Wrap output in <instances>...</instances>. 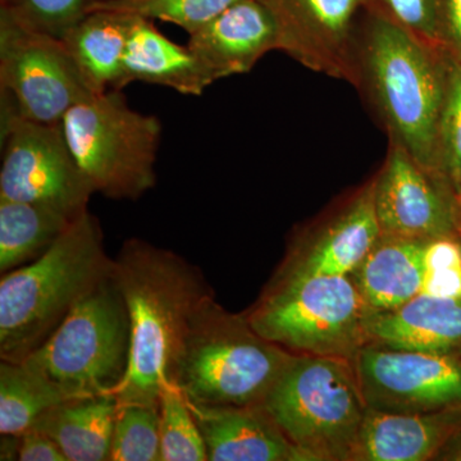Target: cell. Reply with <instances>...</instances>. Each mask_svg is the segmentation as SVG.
Segmentation results:
<instances>
[{"mask_svg":"<svg viewBox=\"0 0 461 461\" xmlns=\"http://www.w3.org/2000/svg\"><path fill=\"white\" fill-rule=\"evenodd\" d=\"M18 460L21 461H67L56 442L41 432L32 429L20 435Z\"/></svg>","mask_w":461,"mask_h":461,"instance_id":"32","label":"cell"},{"mask_svg":"<svg viewBox=\"0 0 461 461\" xmlns=\"http://www.w3.org/2000/svg\"><path fill=\"white\" fill-rule=\"evenodd\" d=\"M0 459L18 460V446H20V436L2 435L0 444Z\"/></svg>","mask_w":461,"mask_h":461,"instance_id":"35","label":"cell"},{"mask_svg":"<svg viewBox=\"0 0 461 461\" xmlns=\"http://www.w3.org/2000/svg\"><path fill=\"white\" fill-rule=\"evenodd\" d=\"M281 30L282 51L303 66L357 85L355 16L362 0H262Z\"/></svg>","mask_w":461,"mask_h":461,"instance_id":"13","label":"cell"},{"mask_svg":"<svg viewBox=\"0 0 461 461\" xmlns=\"http://www.w3.org/2000/svg\"><path fill=\"white\" fill-rule=\"evenodd\" d=\"M187 47L218 81L248 74L267 53L281 50V30L262 0H238L190 33Z\"/></svg>","mask_w":461,"mask_h":461,"instance_id":"15","label":"cell"},{"mask_svg":"<svg viewBox=\"0 0 461 461\" xmlns=\"http://www.w3.org/2000/svg\"><path fill=\"white\" fill-rule=\"evenodd\" d=\"M379 16L429 44L442 47L444 0H378Z\"/></svg>","mask_w":461,"mask_h":461,"instance_id":"29","label":"cell"},{"mask_svg":"<svg viewBox=\"0 0 461 461\" xmlns=\"http://www.w3.org/2000/svg\"><path fill=\"white\" fill-rule=\"evenodd\" d=\"M238 0H87L85 14L109 11L159 20L195 32Z\"/></svg>","mask_w":461,"mask_h":461,"instance_id":"25","label":"cell"},{"mask_svg":"<svg viewBox=\"0 0 461 461\" xmlns=\"http://www.w3.org/2000/svg\"><path fill=\"white\" fill-rule=\"evenodd\" d=\"M109 461H160L159 406L118 403Z\"/></svg>","mask_w":461,"mask_h":461,"instance_id":"27","label":"cell"},{"mask_svg":"<svg viewBox=\"0 0 461 461\" xmlns=\"http://www.w3.org/2000/svg\"><path fill=\"white\" fill-rule=\"evenodd\" d=\"M294 357L260 336L244 313H230L212 295L191 320L173 384L198 405H256Z\"/></svg>","mask_w":461,"mask_h":461,"instance_id":"4","label":"cell"},{"mask_svg":"<svg viewBox=\"0 0 461 461\" xmlns=\"http://www.w3.org/2000/svg\"><path fill=\"white\" fill-rule=\"evenodd\" d=\"M132 25L129 14L90 11L63 36L91 93L118 90Z\"/></svg>","mask_w":461,"mask_h":461,"instance_id":"21","label":"cell"},{"mask_svg":"<svg viewBox=\"0 0 461 461\" xmlns=\"http://www.w3.org/2000/svg\"><path fill=\"white\" fill-rule=\"evenodd\" d=\"M113 276L131 324L129 369L115 397L120 405L159 406L191 320L213 293L198 267L141 239L124 241Z\"/></svg>","mask_w":461,"mask_h":461,"instance_id":"1","label":"cell"},{"mask_svg":"<svg viewBox=\"0 0 461 461\" xmlns=\"http://www.w3.org/2000/svg\"><path fill=\"white\" fill-rule=\"evenodd\" d=\"M460 429L461 405L408 414L368 408L350 461H430Z\"/></svg>","mask_w":461,"mask_h":461,"instance_id":"17","label":"cell"},{"mask_svg":"<svg viewBox=\"0 0 461 461\" xmlns=\"http://www.w3.org/2000/svg\"><path fill=\"white\" fill-rule=\"evenodd\" d=\"M131 354V324L113 271L23 360L66 400L114 395Z\"/></svg>","mask_w":461,"mask_h":461,"instance_id":"6","label":"cell"},{"mask_svg":"<svg viewBox=\"0 0 461 461\" xmlns=\"http://www.w3.org/2000/svg\"><path fill=\"white\" fill-rule=\"evenodd\" d=\"M454 58L373 14L357 36V87L375 105L391 144L441 173L438 132Z\"/></svg>","mask_w":461,"mask_h":461,"instance_id":"2","label":"cell"},{"mask_svg":"<svg viewBox=\"0 0 461 461\" xmlns=\"http://www.w3.org/2000/svg\"><path fill=\"white\" fill-rule=\"evenodd\" d=\"M60 124L94 193L138 200L156 186L162 123L156 115L130 107L122 90L87 96Z\"/></svg>","mask_w":461,"mask_h":461,"instance_id":"8","label":"cell"},{"mask_svg":"<svg viewBox=\"0 0 461 461\" xmlns=\"http://www.w3.org/2000/svg\"><path fill=\"white\" fill-rule=\"evenodd\" d=\"M262 405L302 461H350L368 405L353 360L295 355Z\"/></svg>","mask_w":461,"mask_h":461,"instance_id":"5","label":"cell"},{"mask_svg":"<svg viewBox=\"0 0 461 461\" xmlns=\"http://www.w3.org/2000/svg\"><path fill=\"white\" fill-rule=\"evenodd\" d=\"M373 200L382 235L424 241L459 239L453 185L399 145L391 144L384 168L373 180Z\"/></svg>","mask_w":461,"mask_h":461,"instance_id":"12","label":"cell"},{"mask_svg":"<svg viewBox=\"0 0 461 461\" xmlns=\"http://www.w3.org/2000/svg\"><path fill=\"white\" fill-rule=\"evenodd\" d=\"M65 397L23 363L0 364V435L20 436Z\"/></svg>","mask_w":461,"mask_h":461,"instance_id":"24","label":"cell"},{"mask_svg":"<svg viewBox=\"0 0 461 461\" xmlns=\"http://www.w3.org/2000/svg\"><path fill=\"white\" fill-rule=\"evenodd\" d=\"M421 294L461 299V242L456 238L429 240Z\"/></svg>","mask_w":461,"mask_h":461,"instance_id":"30","label":"cell"},{"mask_svg":"<svg viewBox=\"0 0 461 461\" xmlns=\"http://www.w3.org/2000/svg\"><path fill=\"white\" fill-rule=\"evenodd\" d=\"M74 221L45 206L0 199V273L38 259Z\"/></svg>","mask_w":461,"mask_h":461,"instance_id":"23","label":"cell"},{"mask_svg":"<svg viewBox=\"0 0 461 461\" xmlns=\"http://www.w3.org/2000/svg\"><path fill=\"white\" fill-rule=\"evenodd\" d=\"M117 411L114 395L65 400L32 429L50 437L67 461H109Z\"/></svg>","mask_w":461,"mask_h":461,"instance_id":"22","label":"cell"},{"mask_svg":"<svg viewBox=\"0 0 461 461\" xmlns=\"http://www.w3.org/2000/svg\"><path fill=\"white\" fill-rule=\"evenodd\" d=\"M113 264L105 253L98 218L86 211L41 257L2 275V360L23 362L111 275Z\"/></svg>","mask_w":461,"mask_h":461,"instance_id":"3","label":"cell"},{"mask_svg":"<svg viewBox=\"0 0 461 461\" xmlns=\"http://www.w3.org/2000/svg\"><path fill=\"white\" fill-rule=\"evenodd\" d=\"M0 95L2 117L54 124L93 93L62 39L0 5Z\"/></svg>","mask_w":461,"mask_h":461,"instance_id":"9","label":"cell"},{"mask_svg":"<svg viewBox=\"0 0 461 461\" xmlns=\"http://www.w3.org/2000/svg\"><path fill=\"white\" fill-rule=\"evenodd\" d=\"M368 344L461 357V299L420 294L405 304L372 312Z\"/></svg>","mask_w":461,"mask_h":461,"instance_id":"18","label":"cell"},{"mask_svg":"<svg viewBox=\"0 0 461 461\" xmlns=\"http://www.w3.org/2000/svg\"><path fill=\"white\" fill-rule=\"evenodd\" d=\"M160 461H206L204 438L189 402L175 384L159 397Z\"/></svg>","mask_w":461,"mask_h":461,"instance_id":"26","label":"cell"},{"mask_svg":"<svg viewBox=\"0 0 461 461\" xmlns=\"http://www.w3.org/2000/svg\"><path fill=\"white\" fill-rule=\"evenodd\" d=\"M429 241L381 235L350 275L373 312L391 311L421 294Z\"/></svg>","mask_w":461,"mask_h":461,"instance_id":"20","label":"cell"},{"mask_svg":"<svg viewBox=\"0 0 461 461\" xmlns=\"http://www.w3.org/2000/svg\"><path fill=\"white\" fill-rule=\"evenodd\" d=\"M14 3V0H0V5H9Z\"/></svg>","mask_w":461,"mask_h":461,"instance_id":"37","label":"cell"},{"mask_svg":"<svg viewBox=\"0 0 461 461\" xmlns=\"http://www.w3.org/2000/svg\"><path fill=\"white\" fill-rule=\"evenodd\" d=\"M353 364L372 411L408 414L461 405V357L368 344Z\"/></svg>","mask_w":461,"mask_h":461,"instance_id":"11","label":"cell"},{"mask_svg":"<svg viewBox=\"0 0 461 461\" xmlns=\"http://www.w3.org/2000/svg\"><path fill=\"white\" fill-rule=\"evenodd\" d=\"M381 235L371 181L323 223L295 239L273 277L350 276Z\"/></svg>","mask_w":461,"mask_h":461,"instance_id":"14","label":"cell"},{"mask_svg":"<svg viewBox=\"0 0 461 461\" xmlns=\"http://www.w3.org/2000/svg\"><path fill=\"white\" fill-rule=\"evenodd\" d=\"M457 206V233H459V241L461 242V190L456 193Z\"/></svg>","mask_w":461,"mask_h":461,"instance_id":"36","label":"cell"},{"mask_svg":"<svg viewBox=\"0 0 461 461\" xmlns=\"http://www.w3.org/2000/svg\"><path fill=\"white\" fill-rule=\"evenodd\" d=\"M87 0H14L7 5L42 32L62 39L85 16Z\"/></svg>","mask_w":461,"mask_h":461,"instance_id":"31","label":"cell"},{"mask_svg":"<svg viewBox=\"0 0 461 461\" xmlns=\"http://www.w3.org/2000/svg\"><path fill=\"white\" fill-rule=\"evenodd\" d=\"M187 400V399H186ZM211 461H302L262 403L206 406L190 402Z\"/></svg>","mask_w":461,"mask_h":461,"instance_id":"16","label":"cell"},{"mask_svg":"<svg viewBox=\"0 0 461 461\" xmlns=\"http://www.w3.org/2000/svg\"><path fill=\"white\" fill-rule=\"evenodd\" d=\"M372 309L351 276L272 277L245 312L250 326L295 355L353 360L368 345Z\"/></svg>","mask_w":461,"mask_h":461,"instance_id":"7","label":"cell"},{"mask_svg":"<svg viewBox=\"0 0 461 461\" xmlns=\"http://www.w3.org/2000/svg\"><path fill=\"white\" fill-rule=\"evenodd\" d=\"M135 81L159 85L182 95L193 96L202 95L215 83L187 45L182 47L167 38L153 21L133 16L118 90Z\"/></svg>","mask_w":461,"mask_h":461,"instance_id":"19","label":"cell"},{"mask_svg":"<svg viewBox=\"0 0 461 461\" xmlns=\"http://www.w3.org/2000/svg\"><path fill=\"white\" fill-rule=\"evenodd\" d=\"M439 169L461 190V62L453 60L438 132Z\"/></svg>","mask_w":461,"mask_h":461,"instance_id":"28","label":"cell"},{"mask_svg":"<svg viewBox=\"0 0 461 461\" xmlns=\"http://www.w3.org/2000/svg\"><path fill=\"white\" fill-rule=\"evenodd\" d=\"M0 199L32 203L76 220L89 211L94 191L60 123L2 117Z\"/></svg>","mask_w":461,"mask_h":461,"instance_id":"10","label":"cell"},{"mask_svg":"<svg viewBox=\"0 0 461 461\" xmlns=\"http://www.w3.org/2000/svg\"><path fill=\"white\" fill-rule=\"evenodd\" d=\"M442 47L461 62V0H444Z\"/></svg>","mask_w":461,"mask_h":461,"instance_id":"33","label":"cell"},{"mask_svg":"<svg viewBox=\"0 0 461 461\" xmlns=\"http://www.w3.org/2000/svg\"><path fill=\"white\" fill-rule=\"evenodd\" d=\"M435 461H461V429H457L439 448Z\"/></svg>","mask_w":461,"mask_h":461,"instance_id":"34","label":"cell"}]
</instances>
